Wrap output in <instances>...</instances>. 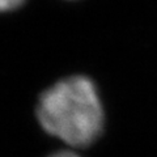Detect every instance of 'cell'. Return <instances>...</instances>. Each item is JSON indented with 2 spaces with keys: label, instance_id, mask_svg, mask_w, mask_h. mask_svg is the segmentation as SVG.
I'll return each mask as SVG.
<instances>
[{
  "label": "cell",
  "instance_id": "cell-1",
  "mask_svg": "<svg viewBox=\"0 0 157 157\" xmlns=\"http://www.w3.org/2000/svg\"><path fill=\"white\" fill-rule=\"evenodd\" d=\"M37 119L48 135L72 148H85L101 136L105 113L89 77L68 76L39 96Z\"/></svg>",
  "mask_w": 157,
  "mask_h": 157
},
{
  "label": "cell",
  "instance_id": "cell-2",
  "mask_svg": "<svg viewBox=\"0 0 157 157\" xmlns=\"http://www.w3.org/2000/svg\"><path fill=\"white\" fill-rule=\"evenodd\" d=\"M25 0H0V12H9L14 11L21 7Z\"/></svg>",
  "mask_w": 157,
  "mask_h": 157
},
{
  "label": "cell",
  "instance_id": "cell-3",
  "mask_svg": "<svg viewBox=\"0 0 157 157\" xmlns=\"http://www.w3.org/2000/svg\"><path fill=\"white\" fill-rule=\"evenodd\" d=\"M48 157H80L77 153H75L73 151H70V149H66V151H59V152H55V153L50 155Z\"/></svg>",
  "mask_w": 157,
  "mask_h": 157
}]
</instances>
